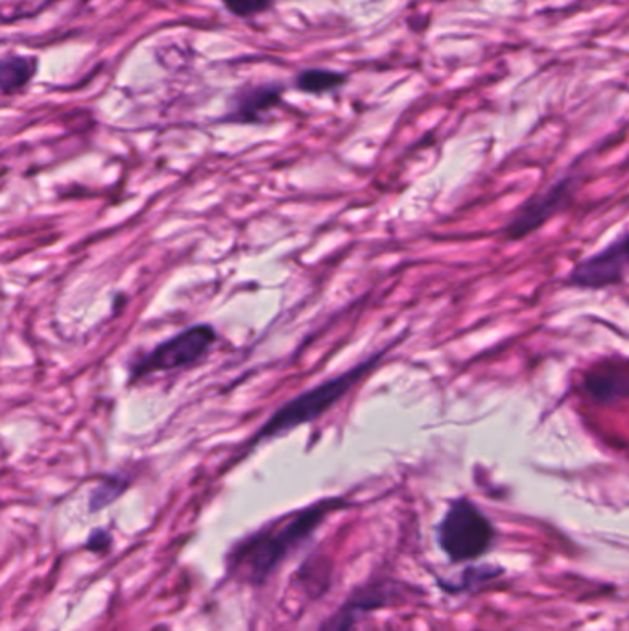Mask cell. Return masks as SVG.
Returning <instances> with one entry per match:
<instances>
[{
    "mask_svg": "<svg viewBox=\"0 0 629 631\" xmlns=\"http://www.w3.org/2000/svg\"><path fill=\"white\" fill-rule=\"evenodd\" d=\"M283 93L281 83L241 87L229 100V110L222 120L233 125H259L273 107L281 104Z\"/></svg>",
    "mask_w": 629,
    "mask_h": 631,
    "instance_id": "7",
    "label": "cell"
},
{
    "mask_svg": "<svg viewBox=\"0 0 629 631\" xmlns=\"http://www.w3.org/2000/svg\"><path fill=\"white\" fill-rule=\"evenodd\" d=\"M628 231L624 230L605 248L580 260L568 273L565 285L594 292L624 285L628 272Z\"/></svg>",
    "mask_w": 629,
    "mask_h": 631,
    "instance_id": "6",
    "label": "cell"
},
{
    "mask_svg": "<svg viewBox=\"0 0 629 631\" xmlns=\"http://www.w3.org/2000/svg\"><path fill=\"white\" fill-rule=\"evenodd\" d=\"M347 76L334 70H323V68H309L303 70L296 78V87L299 91L307 94H325L333 93L336 89L344 86Z\"/></svg>",
    "mask_w": 629,
    "mask_h": 631,
    "instance_id": "11",
    "label": "cell"
},
{
    "mask_svg": "<svg viewBox=\"0 0 629 631\" xmlns=\"http://www.w3.org/2000/svg\"><path fill=\"white\" fill-rule=\"evenodd\" d=\"M38 60L30 56H8L0 60V93L13 94L36 75Z\"/></svg>",
    "mask_w": 629,
    "mask_h": 631,
    "instance_id": "10",
    "label": "cell"
},
{
    "mask_svg": "<svg viewBox=\"0 0 629 631\" xmlns=\"http://www.w3.org/2000/svg\"><path fill=\"white\" fill-rule=\"evenodd\" d=\"M391 346L394 344H389L362 362H358L357 365H352L351 370L339 373L336 377L328 378L314 388L301 391L299 396L284 402L283 407H279L265 421V425L255 433L252 446L273 440V438L292 433L303 425H310V423L320 420L321 415L328 414L329 410L334 409L347 394H351L352 388H357L358 384L362 383L365 377H370V373L383 362Z\"/></svg>",
    "mask_w": 629,
    "mask_h": 631,
    "instance_id": "2",
    "label": "cell"
},
{
    "mask_svg": "<svg viewBox=\"0 0 629 631\" xmlns=\"http://www.w3.org/2000/svg\"><path fill=\"white\" fill-rule=\"evenodd\" d=\"M347 502L338 497H329L301 507L294 514L278 519L259 532L236 543L228 557L229 570L254 585L265 583L273 570L283 564L297 546H301L316 532V528L329 515L346 507Z\"/></svg>",
    "mask_w": 629,
    "mask_h": 631,
    "instance_id": "1",
    "label": "cell"
},
{
    "mask_svg": "<svg viewBox=\"0 0 629 631\" xmlns=\"http://www.w3.org/2000/svg\"><path fill=\"white\" fill-rule=\"evenodd\" d=\"M580 185V178L568 172L554 181L547 191L531 196L521 209L515 210L512 220L504 226L502 235L510 242L523 241L531 233L541 230L544 223L567 209L573 202L576 189Z\"/></svg>",
    "mask_w": 629,
    "mask_h": 631,
    "instance_id": "5",
    "label": "cell"
},
{
    "mask_svg": "<svg viewBox=\"0 0 629 631\" xmlns=\"http://www.w3.org/2000/svg\"><path fill=\"white\" fill-rule=\"evenodd\" d=\"M388 602L384 589L368 588L352 594L351 598L334 613L333 617L321 626L320 631H352L358 617L373 611L376 607L384 606Z\"/></svg>",
    "mask_w": 629,
    "mask_h": 631,
    "instance_id": "9",
    "label": "cell"
},
{
    "mask_svg": "<svg viewBox=\"0 0 629 631\" xmlns=\"http://www.w3.org/2000/svg\"><path fill=\"white\" fill-rule=\"evenodd\" d=\"M130 486V480L123 475H110L100 480L99 486L91 491L89 497V510L100 512L105 506H110L123 495L124 491Z\"/></svg>",
    "mask_w": 629,
    "mask_h": 631,
    "instance_id": "12",
    "label": "cell"
},
{
    "mask_svg": "<svg viewBox=\"0 0 629 631\" xmlns=\"http://www.w3.org/2000/svg\"><path fill=\"white\" fill-rule=\"evenodd\" d=\"M217 331L209 323H197L179 335L161 342L149 355L137 360L130 370V384L155 373L181 372L202 362L217 344Z\"/></svg>",
    "mask_w": 629,
    "mask_h": 631,
    "instance_id": "4",
    "label": "cell"
},
{
    "mask_svg": "<svg viewBox=\"0 0 629 631\" xmlns=\"http://www.w3.org/2000/svg\"><path fill=\"white\" fill-rule=\"evenodd\" d=\"M436 533L439 549L452 564L484 556L493 545L497 536L488 515L467 497H458L449 502Z\"/></svg>",
    "mask_w": 629,
    "mask_h": 631,
    "instance_id": "3",
    "label": "cell"
},
{
    "mask_svg": "<svg viewBox=\"0 0 629 631\" xmlns=\"http://www.w3.org/2000/svg\"><path fill=\"white\" fill-rule=\"evenodd\" d=\"M110 533L104 532V530H97V532L89 538V549L91 551H105L107 545H110Z\"/></svg>",
    "mask_w": 629,
    "mask_h": 631,
    "instance_id": "14",
    "label": "cell"
},
{
    "mask_svg": "<svg viewBox=\"0 0 629 631\" xmlns=\"http://www.w3.org/2000/svg\"><path fill=\"white\" fill-rule=\"evenodd\" d=\"M273 0H223V7L236 17H255L272 8Z\"/></svg>",
    "mask_w": 629,
    "mask_h": 631,
    "instance_id": "13",
    "label": "cell"
},
{
    "mask_svg": "<svg viewBox=\"0 0 629 631\" xmlns=\"http://www.w3.org/2000/svg\"><path fill=\"white\" fill-rule=\"evenodd\" d=\"M581 391L589 401L602 407H613L626 401L629 391L626 362H604L587 373Z\"/></svg>",
    "mask_w": 629,
    "mask_h": 631,
    "instance_id": "8",
    "label": "cell"
}]
</instances>
